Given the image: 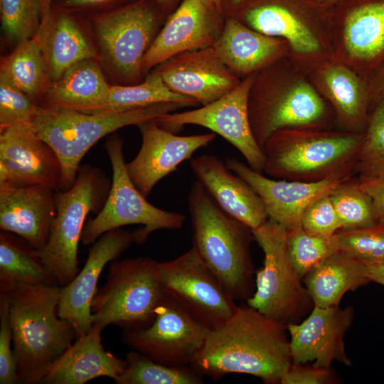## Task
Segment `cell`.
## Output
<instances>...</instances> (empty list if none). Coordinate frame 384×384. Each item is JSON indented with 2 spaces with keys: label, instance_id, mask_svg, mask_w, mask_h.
<instances>
[{
  "label": "cell",
  "instance_id": "10",
  "mask_svg": "<svg viewBox=\"0 0 384 384\" xmlns=\"http://www.w3.org/2000/svg\"><path fill=\"white\" fill-rule=\"evenodd\" d=\"M252 231L264 262L256 272V289L247 304L286 326L299 322L314 305L289 257L287 230L268 218Z\"/></svg>",
  "mask_w": 384,
  "mask_h": 384
},
{
  "label": "cell",
  "instance_id": "3",
  "mask_svg": "<svg viewBox=\"0 0 384 384\" xmlns=\"http://www.w3.org/2000/svg\"><path fill=\"white\" fill-rule=\"evenodd\" d=\"M193 246L236 301L252 296V229L225 212L205 187L194 182L188 196Z\"/></svg>",
  "mask_w": 384,
  "mask_h": 384
},
{
  "label": "cell",
  "instance_id": "32",
  "mask_svg": "<svg viewBox=\"0 0 384 384\" xmlns=\"http://www.w3.org/2000/svg\"><path fill=\"white\" fill-rule=\"evenodd\" d=\"M0 80L19 90L38 105L51 82L42 51L33 38L19 42L11 53L1 58Z\"/></svg>",
  "mask_w": 384,
  "mask_h": 384
},
{
  "label": "cell",
  "instance_id": "44",
  "mask_svg": "<svg viewBox=\"0 0 384 384\" xmlns=\"http://www.w3.org/2000/svg\"><path fill=\"white\" fill-rule=\"evenodd\" d=\"M336 381L330 368H319L314 366L292 363L280 383L282 384H325Z\"/></svg>",
  "mask_w": 384,
  "mask_h": 384
},
{
  "label": "cell",
  "instance_id": "12",
  "mask_svg": "<svg viewBox=\"0 0 384 384\" xmlns=\"http://www.w3.org/2000/svg\"><path fill=\"white\" fill-rule=\"evenodd\" d=\"M105 147L112 170L111 187L105 204L97 215L84 226L80 242L93 244L109 230L132 224L142 225L133 231L135 243H144L154 231L180 229L185 216L157 208L147 201L130 179L124 159L123 141L110 137Z\"/></svg>",
  "mask_w": 384,
  "mask_h": 384
},
{
  "label": "cell",
  "instance_id": "19",
  "mask_svg": "<svg viewBox=\"0 0 384 384\" xmlns=\"http://www.w3.org/2000/svg\"><path fill=\"white\" fill-rule=\"evenodd\" d=\"M142 137L137 156L126 164L127 174L139 192L147 198L156 184L174 171L196 151L215 139L213 132L179 136L150 119L137 125Z\"/></svg>",
  "mask_w": 384,
  "mask_h": 384
},
{
  "label": "cell",
  "instance_id": "4",
  "mask_svg": "<svg viewBox=\"0 0 384 384\" xmlns=\"http://www.w3.org/2000/svg\"><path fill=\"white\" fill-rule=\"evenodd\" d=\"M288 56L255 74L248 99L251 129L262 149L274 132L321 127L327 114L323 99Z\"/></svg>",
  "mask_w": 384,
  "mask_h": 384
},
{
  "label": "cell",
  "instance_id": "15",
  "mask_svg": "<svg viewBox=\"0 0 384 384\" xmlns=\"http://www.w3.org/2000/svg\"><path fill=\"white\" fill-rule=\"evenodd\" d=\"M255 73L243 79L220 98L195 110L170 112L155 119L162 128L175 133L186 124L206 127L235 146L253 170L264 172L265 156L253 135L248 99Z\"/></svg>",
  "mask_w": 384,
  "mask_h": 384
},
{
  "label": "cell",
  "instance_id": "22",
  "mask_svg": "<svg viewBox=\"0 0 384 384\" xmlns=\"http://www.w3.org/2000/svg\"><path fill=\"white\" fill-rule=\"evenodd\" d=\"M353 316L352 306H314L304 321L287 324L292 363L314 361L313 366L324 368H330L333 361L351 366L343 337L352 324Z\"/></svg>",
  "mask_w": 384,
  "mask_h": 384
},
{
  "label": "cell",
  "instance_id": "34",
  "mask_svg": "<svg viewBox=\"0 0 384 384\" xmlns=\"http://www.w3.org/2000/svg\"><path fill=\"white\" fill-rule=\"evenodd\" d=\"M18 284L58 285L36 249H29L7 232L0 233V292Z\"/></svg>",
  "mask_w": 384,
  "mask_h": 384
},
{
  "label": "cell",
  "instance_id": "36",
  "mask_svg": "<svg viewBox=\"0 0 384 384\" xmlns=\"http://www.w3.org/2000/svg\"><path fill=\"white\" fill-rule=\"evenodd\" d=\"M329 196L342 224L341 230H356L378 225L370 197L353 177L334 188Z\"/></svg>",
  "mask_w": 384,
  "mask_h": 384
},
{
  "label": "cell",
  "instance_id": "25",
  "mask_svg": "<svg viewBox=\"0 0 384 384\" xmlns=\"http://www.w3.org/2000/svg\"><path fill=\"white\" fill-rule=\"evenodd\" d=\"M190 166L216 203L252 230L269 218L257 192L218 157L211 154L192 157Z\"/></svg>",
  "mask_w": 384,
  "mask_h": 384
},
{
  "label": "cell",
  "instance_id": "43",
  "mask_svg": "<svg viewBox=\"0 0 384 384\" xmlns=\"http://www.w3.org/2000/svg\"><path fill=\"white\" fill-rule=\"evenodd\" d=\"M12 329L9 305L6 297L0 293V383H19L16 361L11 348Z\"/></svg>",
  "mask_w": 384,
  "mask_h": 384
},
{
  "label": "cell",
  "instance_id": "5",
  "mask_svg": "<svg viewBox=\"0 0 384 384\" xmlns=\"http://www.w3.org/2000/svg\"><path fill=\"white\" fill-rule=\"evenodd\" d=\"M363 133L321 127L277 130L262 147L264 172L277 179L316 182L354 170Z\"/></svg>",
  "mask_w": 384,
  "mask_h": 384
},
{
  "label": "cell",
  "instance_id": "35",
  "mask_svg": "<svg viewBox=\"0 0 384 384\" xmlns=\"http://www.w3.org/2000/svg\"><path fill=\"white\" fill-rule=\"evenodd\" d=\"M124 371L114 381L117 384H201V375L191 366H171L156 362L136 351L125 358Z\"/></svg>",
  "mask_w": 384,
  "mask_h": 384
},
{
  "label": "cell",
  "instance_id": "20",
  "mask_svg": "<svg viewBox=\"0 0 384 384\" xmlns=\"http://www.w3.org/2000/svg\"><path fill=\"white\" fill-rule=\"evenodd\" d=\"M225 164L257 192L269 218L287 230L302 226V215L311 203L356 174L351 170L316 182L276 180L265 176L235 157L227 158Z\"/></svg>",
  "mask_w": 384,
  "mask_h": 384
},
{
  "label": "cell",
  "instance_id": "37",
  "mask_svg": "<svg viewBox=\"0 0 384 384\" xmlns=\"http://www.w3.org/2000/svg\"><path fill=\"white\" fill-rule=\"evenodd\" d=\"M354 171L359 178L384 176V97L370 112L356 155Z\"/></svg>",
  "mask_w": 384,
  "mask_h": 384
},
{
  "label": "cell",
  "instance_id": "40",
  "mask_svg": "<svg viewBox=\"0 0 384 384\" xmlns=\"http://www.w3.org/2000/svg\"><path fill=\"white\" fill-rule=\"evenodd\" d=\"M337 250L363 262H384V227L340 230L333 235Z\"/></svg>",
  "mask_w": 384,
  "mask_h": 384
},
{
  "label": "cell",
  "instance_id": "50",
  "mask_svg": "<svg viewBox=\"0 0 384 384\" xmlns=\"http://www.w3.org/2000/svg\"><path fill=\"white\" fill-rule=\"evenodd\" d=\"M41 1L43 8V17H44L51 9L52 0H41Z\"/></svg>",
  "mask_w": 384,
  "mask_h": 384
},
{
  "label": "cell",
  "instance_id": "26",
  "mask_svg": "<svg viewBox=\"0 0 384 384\" xmlns=\"http://www.w3.org/2000/svg\"><path fill=\"white\" fill-rule=\"evenodd\" d=\"M33 38L42 51L51 85L76 63L98 58L97 47L71 11L64 8L51 7Z\"/></svg>",
  "mask_w": 384,
  "mask_h": 384
},
{
  "label": "cell",
  "instance_id": "24",
  "mask_svg": "<svg viewBox=\"0 0 384 384\" xmlns=\"http://www.w3.org/2000/svg\"><path fill=\"white\" fill-rule=\"evenodd\" d=\"M55 191L45 186L0 183V228L39 250L46 244L56 215Z\"/></svg>",
  "mask_w": 384,
  "mask_h": 384
},
{
  "label": "cell",
  "instance_id": "30",
  "mask_svg": "<svg viewBox=\"0 0 384 384\" xmlns=\"http://www.w3.org/2000/svg\"><path fill=\"white\" fill-rule=\"evenodd\" d=\"M107 83L98 58L80 61L51 85L38 106L82 112L106 96Z\"/></svg>",
  "mask_w": 384,
  "mask_h": 384
},
{
  "label": "cell",
  "instance_id": "49",
  "mask_svg": "<svg viewBox=\"0 0 384 384\" xmlns=\"http://www.w3.org/2000/svg\"><path fill=\"white\" fill-rule=\"evenodd\" d=\"M245 0H222V11L225 18L233 17Z\"/></svg>",
  "mask_w": 384,
  "mask_h": 384
},
{
  "label": "cell",
  "instance_id": "1",
  "mask_svg": "<svg viewBox=\"0 0 384 384\" xmlns=\"http://www.w3.org/2000/svg\"><path fill=\"white\" fill-rule=\"evenodd\" d=\"M287 326L252 307L238 306L225 322L210 329L190 366L218 380L248 374L265 383H280L292 363Z\"/></svg>",
  "mask_w": 384,
  "mask_h": 384
},
{
  "label": "cell",
  "instance_id": "13",
  "mask_svg": "<svg viewBox=\"0 0 384 384\" xmlns=\"http://www.w3.org/2000/svg\"><path fill=\"white\" fill-rule=\"evenodd\" d=\"M331 60L367 81L384 63V0H343L330 5Z\"/></svg>",
  "mask_w": 384,
  "mask_h": 384
},
{
  "label": "cell",
  "instance_id": "33",
  "mask_svg": "<svg viewBox=\"0 0 384 384\" xmlns=\"http://www.w3.org/2000/svg\"><path fill=\"white\" fill-rule=\"evenodd\" d=\"M168 102H186L192 107L199 105L195 100L172 92L159 73L151 70L139 83L110 85L102 100L82 112L112 114Z\"/></svg>",
  "mask_w": 384,
  "mask_h": 384
},
{
  "label": "cell",
  "instance_id": "18",
  "mask_svg": "<svg viewBox=\"0 0 384 384\" xmlns=\"http://www.w3.org/2000/svg\"><path fill=\"white\" fill-rule=\"evenodd\" d=\"M63 169L53 149L32 123L0 129V183L61 190Z\"/></svg>",
  "mask_w": 384,
  "mask_h": 384
},
{
  "label": "cell",
  "instance_id": "53",
  "mask_svg": "<svg viewBox=\"0 0 384 384\" xmlns=\"http://www.w3.org/2000/svg\"><path fill=\"white\" fill-rule=\"evenodd\" d=\"M321 1L330 6L343 0H321Z\"/></svg>",
  "mask_w": 384,
  "mask_h": 384
},
{
  "label": "cell",
  "instance_id": "23",
  "mask_svg": "<svg viewBox=\"0 0 384 384\" xmlns=\"http://www.w3.org/2000/svg\"><path fill=\"white\" fill-rule=\"evenodd\" d=\"M134 242V232L121 228L104 233L91 246L85 264L75 279L61 287L58 315L73 326L77 338L85 335L92 326V301L102 270Z\"/></svg>",
  "mask_w": 384,
  "mask_h": 384
},
{
  "label": "cell",
  "instance_id": "7",
  "mask_svg": "<svg viewBox=\"0 0 384 384\" xmlns=\"http://www.w3.org/2000/svg\"><path fill=\"white\" fill-rule=\"evenodd\" d=\"M188 103L161 102L112 114H88L75 110L40 107L32 124L39 137L56 152L63 169L62 191L74 184L80 162L100 139L129 125L155 119Z\"/></svg>",
  "mask_w": 384,
  "mask_h": 384
},
{
  "label": "cell",
  "instance_id": "45",
  "mask_svg": "<svg viewBox=\"0 0 384 384\" xmlns=\"http://www.w3.org/2000/svg\"><path fill=\"white\" fill-rule=\"evenodd\" d=\"M357 178L361 187L372 200L378 225L384 227V176L370 179Z\"/></svg>",
  "mask_w": 384,
  "mask_h": 384
},
{
  "label": "cell",
  "instance_id": "27",
  "mask_svg": "<svg viewBox=\"0 0 384 384\" xmlns=\"http://www.w3.org/2000/svg\"><path fill=\"white\" fill-rule=\"evenodd\" d=\"M223 63L240 79L257 73L289 55L283 38L255 31L234 17H227L220 36L213 46Z\"/></svg>",
  "mask_w": 384,
  "mask_h": 384
},
{
  "label": "cell",
  "instance_id": "21",
  "mask_svg": "<svg viewBox=\"0 0 384 384\" xmlns=\"http://www.w3.org/2000/svg\"><path fill=\"white\" fill-rule=\"evenodd\" d=\"M153 70L172 92L201 105L228 94L242 80L223 63L213 46L178 53Z\"/></svg>",
  "mask_w": 384,
  "mask_h": 384
},
{
  "label": "cell",
  "instance_id": "46",
  "mask_svg": "<svg viewBox=\"0 0 384 384\" xmlns=\"http://www.w3.org/2000/svg\"><path fill=\"white\" fill-rule=\"evenodd\" d=\"M370 112L384 97V63L368 80Z\"/></svg>",
  "mask_w": 384,
  "mask_h": 384
},
{
  "label": "cell",
  "instance_id": "28",
  "mask_svg": "<svg viewBox=\"0 0 384 384\" xmlns=\"http://www.w3.org/2000/svg\"><path fill=\"white\" fill-rule=\"evenodd\" d=\"M100 326L76 338L52 364L41 383L84 384L97 377L117 379L126 369V360L105 351Z\"/></svg>",
  "mask_w": 384,
  "mask_h": 384
},
{
  "label": "cell",
  "instance_id": "42",
  "mask_svg": "<svg viewBox=\"0 0 384 384\" xmlns=\"http://www.w3.org/2000/svg\"><path fill=\"white\" fill-rule=\"evenodd\" d=\"M301 225L307 233L324 237H331L341 230L342 224L329 193L321 196L306 208Z\"/></svg>",
  "mask_w": 384,
  "mask_h": 384
},
{
  "label": "cell",
  "instance_id": "2",
  "mask_svg": "<svg viewBox=\"0 0 384 384\" xmlns=\"http://www.w3.org/2000/svg\"><path fill=\"white\" fill-rule=\"evenodd\" d=\"M60 288L18 284L1 293L9 305L19 383H41L54 361L77 338L73 326L58 315Z\"/></svg>",
  "mask_w": 384,
  "mask_h": 384
},
{
  "label": "cell",
  "instance_id": "16",
  "mask_svg": "<svg viewBox=\"0 0 384 384\" xmlns=\"http://www.w3.org/2000/svg\"><path fill=\"white\" fill-rule=\"evenodd\" d=\"M209 329L165 295L146 328L124 330L123 342L150 359L171 366H190Z\"/></svg>",
  "mask_w": 384,
  "mask_h": 384
},
{
  "label": "cell",
  "instance_id": "11",
  "mask_svg": "<svg viewBox=\"0 0 384 384\" xmlns=\"http://www.w3.org/2000/svg\"><path fill=\"white\" fill-rule=\"evenodd\" d=\"M92 23L100 62L121 85L142 82L143 59L160 27L153 6L139 0L99 14Z\"/></svg>",
  "mask_w": 384,
  "mask_h": 384
},
{
  "label": "cell",
  "instance_id": "17",
  "mask_svg": "<svg viewBox=\"0 0 384 384\" xmlns=\"http://www.w3.org/2000/svg\"><path fill=\"white\" fill-rule=\"evenodd\" d=\"M223 16L212 0H182L147 50L143 74L178 53L213 46L224 27Z\"/></svg>",
  "mask_w": 384,
  "mask_h": 384
},
{
  "label": "cell",
  "instance_id": "9",
  "mask_svg": "<svg viewBox=\"0 0 384 384\" xmlns=\"http://www.w3.org/2000/svg\"><path fill=\"white\" fill-rule=\"evenodd\" d=\"M156 264L144 257L110 262L106 283L92 301V324L103 329L110 324L123 330L149 326L165 297Z\"/></svg>",
  "mask_w": 384,
  "mask_h": 384
},
{
  "label": "cell",
  "instance_id": "48",
  "mask_svg": "<svg viewBox=\"0 0 384 384\" xmlns=\"http://www.w3.org/2000/svg\"><path fill=\"white\" fill-rule=\"evenodd\" d=\"M364 272L370 282H374L384 286V262H363Z\"/></svg>",
  "mask_w": 384,
  "mask_h": 384
},
{
  "label": "cell",
  "instance_id": "29",
  "mask_svg": "<svg viewBox=\"0 0 384 384\" xmlns=\"http://www.w3.org/2000/svg\"><path fill=\"white\" fill-rule=\"evenodd\" d=\"M311 73L313 81L333 105L346 131L363 132L370 114L368 81L332 60Z\"/></svg>",
  "mask_w": 384,
  "mask_h": 384
},
{
  "label": "cell",
  "instance_id": "52",
  "mask_svg": "<svg viewBox=\"0 0 384 384\" xmlns=\"http://www.w3.org/2000/svg\"><path fill=\"white\" fill-rule=\"evenodd\" d=\"M213 4L216 6L218 9L222 11V0H212ZM223 12V11H222Z\"/></svg>",
  "mask_w": 384,
  "mask_h": 384
},
{
  "label": "cell",
  "instance_id": "41",
  "mask_svg": "<svg viewBox=\"0 0 384 384\" xmlns=\"http://www.w3.org/2000/svg\"><path fill=\"white\" fill-rule=\"evenodd\" d=\"M39 109L26 94L0 80V129L32 123Z\"/></svg>",
  "mask_w": 384,
  "mask_h": 384
},
{
  "label": "cell",
  "instance_id": "31",
  "mask_svg": "<svg viewBox=\"0 0 384 384\" xmlns=\"http://www.w3.org/2000/svg\"><path fill=\"white\" fill-rule=\"evenodd\" d=\"M368 282L363 262L339 250L313 268L304 279L314 305L322 308L339 306L346 292Z\"/></svg>",
  "mask_w": 384,
  "mask_h": 384
},
{
  "label": "cell",
  "instance_id": "8",
  "mask_svg": "<svg viewBox=\"0 0 384 384\" xmlns=\"http://www.w3.org/2000/svg\"><path fill=\"white\" fill-rule=\"evenodd\" d=\"M110 187L100 169L86 164L80 166L70 188L55 191L56 215L46 245L36 251L60 287L70 283L79 272L78 245L85 219L90 212H100Z\"/></svg>",
  "mask_w": 384,
  "mask_h": 384
},
{
  "label": "cell",
  "instance_id": "14",
  "mask_svg": "<svg viewBox=\"0 0 384 384\" xmlns=\"http://www.w3.org/2000/svg\"><path fill=\"white\" fill-rule=\"evenodd\" d=\"M166 296L209 329L228 320L238 305L193 247L178 257L157 261Z\"/></svg>",
  "mask_w": 384,
  "mask_h": 384
},
{
  "label": "cell",
  "instance_id": "47",
  "mask_svg": "<svg viewBox=\"0 0 384 384\" xmlns=\"http://www.w3.org/2000/svg\"><path fill=\"white\" fill-rule=\"evenodd\" d=\"M114 1L116 0H62L61 6L71 11L102 6Z\"/></svg>",
  "mask_w": 384,
  "mask_h": 384
},
{
  "label": "cell",
  "instance_id": "51",
  "mask_svg": "<svg viewBox=\"0 0 384 384\" xmlns=\"http://www.w3.org/2000/svg\"><path fill=\"white\" fill-rule=\"evenodd\" d=\"M156 4L162 7H166L171 5L176 0H154Z\"/></svg>",
  "mask_w": 384,
  "mask_h": 384
},
{
  "label": "cell",
  "instance_id": "6",
  "mask_svg": "<svg viewBox=\"0 0 384 384\" xmlns=\"http://www.w3.org/2000/svg\"><path fill=\"white\" fill-rule=\"evenodd\" d=\"M330 6L321 0H245L233 16L265 35L284 39L288 56L313 71L331 60Z\"/></svg>",
  "mask_w": 384,
  "mask_h": 384
},
{
  "label": "cell",
  "instance_id": "39",
  "mask_svg": "<svg viewBox=\"0 0 384 384\" xmlns=\"http://www.w3.org/2000/svg\"><path fill=\"white\" fill-rule=\"evenodd\" d=\"M1 29L16 44L32 38L43 17L41 0H0Z\"/></svg>",
  "mask_w": 384,
  "mask_h": 384
},
{
  "label": "cell",
  "instance_id": "38",
  "mask_svg": "<svg viewBox=\"0 0 384 384\" xmlns=\"http://www.w3.org/2000/svg\"><path fill=\"white\" fill-rule=\"evenodd\" d=\"M287 246L292 263L301 278L338 251L333 235L324 237L312 235L302 226L287 230Z\"/></svg>",
  "mask_w": 384,
  "mask_h": 384
}]
</instances>
